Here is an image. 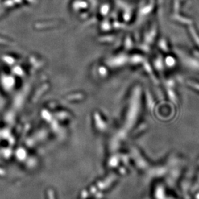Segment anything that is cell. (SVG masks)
<instances>
[{
  "label": "cell",
  "mask_w": 199,
  "mask_h": 199,
  "mask_svg": "<svg viewBox=\"0 0 199 199\" xmlns=\"http://www.w3.org/2000/svg\"><path fill=\"white\" fill-rule=\"evenodd\" d=\"M189 31L191 36L192 38H193L195 43L199 47V35L196 32L195 29H194V27H192V26H190L189 28Z\"/></svg>",
  "instance_id": "obj_2"
},
{
  "label": "cell",
  "mask_w": 199,
  "mask_h": 199,
  "mask_svg": "<svg viewBox=\"0 0 199 199\" xmlns=\"http://www.w3.org/2000/svg\"><path fill=\"white\" fill-rule=\"evenodd\" d=\"M194 54L195 55V56L199 59V52L198 51H194Z\"/></svg>",
  "instance_id": "obj_4"
},
{
  "label": "cell",
  "mask_w": 199,
  "mask_h": 199,
  "mask_svg": "<svg viewBox=\"0 0 199 199\" xmlns=\"http://www.w3.org/2000/svg\"><path fill=\"white\" fill-rule=\"evenodd\" d=\"M184 64L193 70L199 71V61L189 56H184Z\"/></svg>",
  "instance_id": "obj_1"
},
{
  "label": "cell",
  "mask_w": 199,
  "mask_h": 199,
  "mask_svg": "<svg viewBox=\"0 0 199 199\" xmlns=\"http://www.w3.org/2000/svg\"><path fill=\"white\" fill-rule=\"evenodd\" d=\"M187 84L188 85L191 87V88H193L195 90L199 91V83H197V82L193 81H187Z\"/></svg>",
  "instance_id": "obj_3"
}]
</instances>
